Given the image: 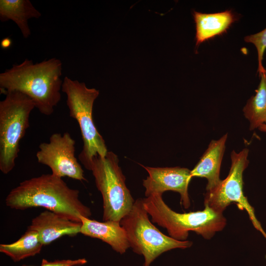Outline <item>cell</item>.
<instances>
[{"instance_id":"cell-5","label":"cell","mask_w":266,"mask_h":266,"mask_svg":"<svg viewBox=\"0 0 266 266\" xmlns=\"http://www.w3.org/2000/svg\"><path fill=\"white\" fill-rule=\"evenodd\" d=\"M5 94L0 101V170L7 174L15 167L20 141L30 126V116L35 107L33 100L21 93Z\"/></svg>"},{"instance_id":"cell-11","label":"cell","mask_w":266,"mask_h":266,"mask_svg":"<svg viewBox=\"0 0 266 266\" xmlns=\"http://www.w3.org/2000/svg\"><path fill=\"white\" fill-rule=\"evenodd\" d=\"M82 223L71 221L53 211L46 210L33 218L28 229L35 231L44 245L60 237L74 236L80 233Z\"/></svg>"},{"instance_id":"cell-4","label":"cell","mask_w":266,"mask_h":266,"mask_svg":"<svg viewBox=\"0 0 266 266\" xmlns=\"http://www.w3.org/2000/svg\"><path fill=\"white\" fill-rule=\"evenodd\" d=\"M62 92L66 96L69 115L77 121L80 130L83 146L78 159L85 168L90 170L94 157H104L108 152L105 141L98 132L93 117L94 103L99 95V91L89 88L85 83L66 76Z\"/></svg>"},{"instance_id":"cell-8","label":"cell","mask_w":266,"mask_h":266,"mask_svg":"<svg viewBox=\"0 0 266 266\" xmlns=\"http://www.w3.org/2000/svg\"><path fill=\"white\" fill-rule=\"evenodd\" d=\"M249 150L245 148L239 152L233 150L231 155V166L229 173L224 180L205 195L204 203L221 213L231 203H236L239 209L245 210L254 227L266 239V233L255 214L254 208L250 204L243 191V173L249 164Z\"/></svg>"},{"instance_id":"cell-1","label":"cell","mask_w":266,"mask_h":266,"mask_svg":"<svg viewBox=\"0 0 266 266\" xmlns=\"http://www.w3.org/2000/svg\"><path fill=\"white\" fill-rule=\"evenodd\" d=\"M79 191L68 186L62 178L52 173L26 179L7 195V206L16 210L41 207L71 221L81 223L91 211L80 200Z\"/></svg>"},{"instance_id":"cell-21","label":"cell","mask_w":266,"mask_h":266,"mask_svg":"<svg viewBox=\"0 0 266 266\" xmlns=\"http://www.w3.org/2000/svg\"><path fill=\"white\" fill-rule=\"evenodd\" d=\"M258 129L263 132L266 133V123L262 124L259 128Z\"/></svg>"},{"instance_id":"cell-10","label":"cell","mask_w":266,"mask_h":266,"mask_svg":"<svg viewBox=\"0 0 266 266\" xmlns=\"http://www.w3.org/2000/svg\"><path fill=\"white\" fill-rule=\"evenodd\" d=\"M144 167L148 173V176L143 181L146 197L156 194L162 195L166 191H172L180 194L181 203L185 209L190 207L188 186L192 178L190 170L180 167Z\"/></svg>"},{"instance_id":"cell-13","label":"cell","mask_w":266,"mask_h":266,"mask_svg":"<svg viewBox=\"0 0 266 266\" xmlns=\"http://www.w3.org/2000/svg\"><path fill=\"white\" fill-rule=\"evenodd\" d=\"M227 137L226 133L218 140H211L199 162L191 170L192 177L206 178L207 191L214 188L221 181L220 167Z\"/></svg>"},{"instance_id":"cell-20","label":"cell","mask_w":266,"mask_h":266,"mask_svg":"<svg viewBox=\"0 0 266 266\" xmlns=\"http://www.w3.org/2000/svg\"><path fill=\"white\" fill-rule=\"evenodd\" d=\"M11 40L9 38H4L1 41V47L3 49L7 48L10 47L11 44Z\"/></svg>"},{"instance_id":"cell-17","label":"cell","mask_w":266,"mask_h":266,"mask_svg":"<svg viewBox=\"0 0 266 266\" xmlns=\"http://www.w3.org/2000/svg\"><path fill=\"white\" fill-rule=\"evenodd\" d=\"M259 76L260 81L256 94L248 100L243 110L249 122L250 130L266 123V70Z\"/></svg>"},{"instance_id":"cell-3","label":"cell","mask_w":266,"mask_h":266,"mask_svg":"<svg viewBox=\"0 0 266 266\" xmlns=\"http://www.w3.org/2000/svg\"><path fill=\"white\" fill-rule=\"evenodd\" d=\"M144 208L152 221L166 229L169 236L180 241L186 240L193 231L209 239L226 225L223 213L207 205L201 211L180 213L172 210L164 202L162 195L156 194L143 199Z\"/></svg>"},{"instance_id":"cell-18","label":"cell","mask_w":266,"mask_h":266,"mask_svg":"<svg viewBox=\"0 0 266 266\" xmlns=\"http://www.w3.org/2000/svg\"><path fill=\"white\" fill-rule=\"evenodd\" d=\"M244 40L246 42L252 43L257 49L258 62V72L260 74L266 70L262 62L266 49V28L259 33L245 36Z\"/></svg>"},{"instance_id":"cell-14","label":"cell","mask_w":266,"mask_h":266,"mask_svg":"<svg viewBox=\"0 0 266 266\" xmlns=\"http://www.w3.org/2000/svg\"><path fill=\"white\" fill-rule=\"evenodd\" d=\"M193 16L196 23V46L222 34L236 20L231 10L209 14L194 11Z\"/></svg>"},{"instance_id":"cell-16","label":"cell","mask_w":266,"mask_h":266,"mask_svg":"<svg viewBox=\"0 0 266 266\" xmlns=\"http://www.w3.org/2000/svg\"><path fill=\"white\" fill-rule=\"evenodd\" d=\"M43 246L38 233L34 231H27L16 241L0 244V252L9 257L14 262H18L40 253Z\"/></svg>"},{"instance_id":"cell-2","label":"cell","mask_w":266,"mask_h":266,"mask_svg":"<svg viewBox=\"0 0 266 266\" xmlns=\"http://www.w3.org/2000/svg\"><path fill=\"white\" fill-rule=\"evenodd\" d=\"M62 66L56 58L35 64L25 59L0 74L1 93H21L33 100L40 113L50 116L61 99Z\"/></svg>"},{"instance_id":"cell-7","label":"cell","mask_w":266,"mask_h":266,"mask_svg":"<svg viewBox=\"0 0 266 266\" xmlns=\"http://www.w3.org/2000/svg\"><path fill=\"white\" fill-rule=\"evenodd\" d=\"M103 200V220L120 222L132 209L134 200L126 186L118 156L108 151L104 157H94L90 170Z\"/></svg>"},{"instance_id":"cell-9","label":"cell","mask_w":266,"mask_h":266,"mask_svg":"<svg viewBox=\"0 0 266 266\" xmlns=\"http://www.w3.org/2000/svg\"><path fill=\"white\" fill-rule=\"evenodd\" d=\"M75 141L69 133H56L49 142L40 143L36 153L37 162L47 166L52 174L60 178L68 177L86 181L84 170L75 156Z\"/></svg>"},{"instance_id":"cell-12","label":"cell","mask_w":266,"mask_h":266,"mask_svg":"<svg viewBox=\"0 0 266 266\" xmlns=\"http://www.w3.org/2000/svg\"><path fill=\"white\" fill-rule=\"evenodd\" d=\"M81 220L80 233L83 235L100 239L121 254L130 248L127 233L120 222H99L83 216L81 217Z\"/></svg>"},{"instance_id":"cell-6","label":"cell","mask_w":266,"mask_h":266,"mask_svg":"<svg viewBox=\"0 0 266 266\" xmlns=\"http://www.w3.org/2000/svg\"><path fill=\"white\" fill-rule=\"evenodd\" d=\"M148 215L143 199L140 198L134 201L131 211L120 222L127 233L130 248L143 256V266H150L155 259L167 251L192 245L191 241L178 240L163 233L151 222Z\"/></svg>"},{"instance_id":"cell-15","label":"cell","mask_w":266,"mask_h":266,"mask_svg":"<svg viewBox=\"0 0 266 266\" xmlns=\"http://www.w3.org/2000/svg\"><path fill=\"white\" fill-rule=\"evenodd\" d=\"M41 16V13L29 0H0V21H13L25 38L29 37L31 34L28 20L32 18L38 19Z\"/></svg>"},{"instance_id":"cell-19","label":"cell","mask_w":266,"mask_h":266,"mask_svg":"<svg viewBox=\"0 0 266 266\" xmlns=\"http://www.w3.org/2000/svg\"><path fill=\"white\" fill-rule=\"evenodd\" d=\"M87 263V260L84 258L76 260H57L54 261H48L43 259L40 266H80Z\"/></svg>"},{"instance_id":"cell-22","label":"cell","mask_w":266,"mask_h":266,"mask_svg":"<svg viewBox=\"0 0 266 266\" xmlns=\"http://www.w3.org/2000/svg\"><path fill=\"white\" fill-rule=\"evenodd\" d=\"M22 266H30L23 265Z\"/></svg>"}]
</instances>
